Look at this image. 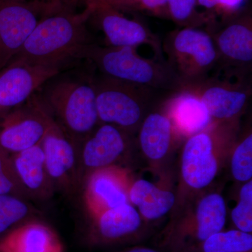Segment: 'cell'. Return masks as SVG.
<instances>
[{
    "label": "cell",
    "instance_id": "obj_1",
    "mask_svg": "<svg viewBox=\"0 0 252 252\" xmlns=\"http://www.w3.org/2000/svg\"><path fill=\"white\" fill-rule=\"evenodd\" d=\"M50 116L80 147L98 126L94 69L86 61L63 69L35 93Z\"/></svg>",
    "mask_w": 252,
    "mask_h": 252
},
{
    "label": "cell",
    "instance_id": "obj_2",
    "mask_svg": "<svg viewBox=\"0 0 252 252\" xmlns=\"http://www.w3.org/2000/svg\"><path fill=\"white\" fill-rule=\"evenodd\" d=\"M95 6L81 12L61 11L43 18L9 63L66 69L81 62L86 48L96 43L86 27Z\"/></svg>",
    "mask_w": 252,
    "mask_h": 252
},
{
    "label": "cell",
    "instance_id": "obj_3",
    "mask_svg": "<svg viewBox=\"0 0 252 252\" xmlns=\"http://www.w3.org/2000/svg\"><path fill=\"white\" fill-rule=\"evenodd\" d=\"M81 59L90 63L97 74L114 80L169 93L184 89L166 61L144 59L135 48L102 46L96 42L86 48Z\"/></svg>",
    "mask_w": 252,
    "mask_h": 252
},
{
    "label": "cell",
    "instance_id": "obj_4",
    "mask_svg": "<svg viewBox=\"0 0 252 252\" xmlns=\"http://www.w3.org/2000/svg\"><path fill=\"white\" fill-rule=\"evenodd\" d=\"M238 119L212 122L186 141L180 162V175L186 187L203 190L216 178L234 148Z\"/></svg>",
    "mask_w": 252,
    "mask_h": 252
},
{
    "label": "cell",
    "instance_id": "obj_5",
    "mask_svg": "<svg viewBox=\"0 0 252 252\" xmlns=\"http://www.w3.org/2000/svg\"><path fill=\"white\" fill-rule=\"evenodd\" d=\"M227 209L218 193L204 194L176 216L158 237L162 252H194L209 237L223 230Z\"/></svg>",
    "mask_w": 252,
    "mask_h": 252
},
{
    "label": "cell",
    "instance_id": "obj_6",
    "mask_svg": "<svg viewBox=\"0 0 252 252\" xmlns=\"http://www.w3.org/2000/svg\"><path fill=\"white\" fill-rule=\"evenodd\" d=\"M94 86L99 124L114 126L127 133L140 127L147 106L162 92L109 79L95 71Z\"/></svg>",
    "mask_w": 252,
    "mask_h": 252
},
{
    "label": "cell",
    "instance_id": "obj_7",
    "mask_svg": "<svg viewBox=\"0 0 252 252\" xmlns=\"http://www.w3.org/2000/svg\"><path fill=\"white\" fill-rule=\"evenodd\" d=\"M161 47L184 89L207 80L209 73L218 67V52L211 33L193 26L172 32Z\"/></svg>",
    "mask_w": 252,
    "mask_h": 252
},
{
    "label": "cell",
    "instance_id": "obj_8",
    "mask_svg": "<svg viewBox=\"0 0 252 252\" xmlns=\"http://www.w3.org/2000/svg\"><path fill=\"white\" fill-rule=\"evenodd\" d=\"M61 11L36 0H0V67L19 52L43 18Z\"/></svg>",
    "mask_w": 252,
    "mask_h": 252
},
{
    "label": "cell",
    "instance_id": "obj_9",
    "mask_svg": "<svg viewBox=\"0 0 252 252\" xmlns=\"http://www.w3.org/2000/svg\"><path fill=\"white\" fill-rule=\"evenodd\" d=\"M51 120L34 94L27 102L5 114L0 123V148L12 155L40 144Z\"/></svg>",
    "mask_w": 252,
    "mask_h": 252
},
{
    "label": "cell",
    "instance_id": "obj_10",
    "mask_svg": "<svg viewBox=\"0 0 252 252\" xmlns=\"http://www.w3.org/2000/svg\"><path fill=\"white\" fill-rule=\"evenodd\" d=\"M148 231L137 209L126 203L91 218L86 239L91 246L104 248L137 243Z\"/></svg>",
    "mask_w": 252,
    "mask_h": 252
},
{
    "label": "cell",
    "instance_id": "obj_11",
    "mask_svg": "<svg viewBox=\"0 0 252 252\" xmlns=\"http://www.w3.org/2000/svg\"><path fill=\"white\" fill-rule=\"evenodd\" d=\"M40 144L55 189L73 193L81 185L79 147L53 118Z\"/></svg>",
    "mask_w": 252,
    "mask_h": 252
},
{
    "label": "cell",
    "instance_id": "obj_12",
    "mask_svg": "<svg viewBox=\"0 0 252 252\" xmlns=\"http://www.w3.org/2000/svg\"><path fill=\"white\" fill-rule=\"evenodd\" d=\"M84 202L90 219L101 212L129 203L131 180L128 172L117 165L97 169L82 182Z\"/></svg>",
    "mask_w": 252,
    "mask_h": 252
},
{
    "label": "cell",
    "instance_id": "obj_13",
    "mask_svg": "<svg viewBox=\"0 0 252 252\" xmlns=\"http://www.w3.org/2000/svg\"><path fill=\"white\" fill-rule=\"evenodd\" d=\"M63 69L24 63L6 64L0 72V114H6L27 102L43 84Z\"/></svg>",
    "mask_w": 252,
    "mask_h": 252
},
{
    "label": "cell",
    "instance_id": "obj_14",
    "mask_svg": "<svg viewBox=\"0 0 252 252\" xmlns=\"http://www.w3.org/2000/svg\"><path fill=\"white\" fill-rule=\"evenodd\" d=\"M184 89L191 91L198 96L212 122H230L238 119L251 95V89L245 85V81L231 84L207 79Z\"/></svg>",
    "mask_w": 252,
    "mask_h": 252
},
{
    "label": "cell",
    "instance_id": "obj_15",
    "mask_svg": "<svg viewBox=\"0 0 252 252\" xmlns=\"http://www.w3.org/2000/svg\"><path fill=\"white\" fill-rule=\"evenodd\" d=\"M128 134L116 126L100 124L83 141L79 152L81 185L90 172L115 165L127 150Z\"/></svg>",
    "mask_w": 252,
    "mask_h": 252
},
{
    "label": "cell",
    "instance_id": "obj_16",
    "mask_svg": "<svg viewBox=\"0 0 252 252\" xmlns=\"http://www.w3.org/2000/svg\"><path fill=\"white\" fill-rule=\"evenodd\" d=\"M93 16H95L103 32L108 46L132 47L147 44L161 54V43L140 21L121 14L120 10L105 3H96Z\"/></svg>",
    "mask_w": 252,
    "mask_h": 252
},
{
    "label": "cell",
    "instance_id": "obj_17",
    "mask_svg": "<svg viewBox=\"0 0 252 252\" xmlns=\"http://www.w3.org/2000/svg\"><path fill=\"white\" fill-rule=\"evenodd\" d=\"M212 35L218 52V65L235 67L245 76V72L251 68L252 63L251 20H236L228 23L217 35Z\"/></svg>",
    "mask_w": 252,
    "mask_h": 252
},
{
    "label": "cell",
    "instance_id": "obj_18",
    "mask_svg": "<svg viewBox=\"0 0 252 252\" xmlns=\"http://www.w3.org/2000/svg\"><path fill=\"white\" fill-rule=\"evenodd\" d=\"M0 252H64V248L57 232L36 218L1 237Z\"/></svg>",
    "mask_w": 252,
    "mask_h": 252
},
{
    "label": "cell",
    "instance_id": "obj_19",
    "mask_svg": "<svg viewBox=\"0 0 252 252\" xmlns=\"http://www.w3.org/2000/svg\"><path fill=\"white\" fill-rule=\"evenodd\" d=\"M15 171L28 198L46 200L56 189L46 168L44 152L39 144L11 155Z\"/></svg>",
    "mask_w": 252,
    "mask_h": 252
},
{
    "label": "cell",
    "instance_id": "obj_20",
    "mask_svg": "<svg viewBox=\"0 0 252 252\" xmlns=\"http://www.w3.org/2000/svg\"><path fill=\"white\" fill-rule=\"evenodd\" d=\"M167 99L165 111L177 132L190 136L204 130L212 121L198 96L184 89Z\"/></svg>",
    "mask_w": 252,
    "mask_h": 252
},
{
    "label": "cell",
    "instance_id": "obj_21",
    "mask_svg": "<svg viewBox=\"0 0 252 252\" xmlns=\"http://www.w3.org/2000/svg\"><path fill=\"white\" fill-rule=\"evenodd\" d=\"M139 129V143L144 157L152 162L165 158L171 150L177 132L166 112L150 113Z\"/></svg>",
    "mask_w": 252,
    "mask_h": 252
},
{
    "label": "cell",
    "instance_id": "obj_22",
    "mask_svg": "<svg viewBox=\"0 0 252 252\" xmlns=\"http://www.w3.org/2000/svg\"><path fill=\"white\" fill-rule=\"evenodd\" d=\"M128 199L144 222L165 216L175 206L177 200L175 194L170 190L160 189L144 179L131 183Z\"/></svg>",
    "mask_w": 252,
    "mask_h": 252
},
{
    "label": "cell",
    "instance_id": "obj_23",
    "mask_svg": "<svg viewBox=\"0 0 252 252\" xmlns=\"http://www.w3.org/2000/svg\"><path fill=\"white\" fill-rule=\"evenodd\" d=\"M39 214L27 199L11 194H0V235L36 219Z\"/></svg>",
    "mask_w": 252,
    "mask_h": 252
},
{
    "label": "cell",
    "instance_id": "obj_24",
    "mask_svg": "<svg viewBox=\"0 0 252 252\" xmlns=\"http://www.w3.org/2000/svg\"><path fill=\"white\" fill-rule=\"evenodd\" d=\"M252 233L238 229L214 233L194 252H252Z\"/></svg>",
    "mask_w": 252,
    "mask_h": 252
},
{
    "label": "cell",
    "instance_id": "obj_25",
    "mask_svg": "<svg viewBox=\"0 0 252 252\" xmlns=\"http://www.w3.org/2000/svg\"><path fill=\"white\" fill-rule=\"evenodd\" d=\"M230 172L234 180L249 182L252 178V135L251 132L237 142L230 154Z\"/></svg>",
    "mask_w": 252,
    "mask_h": 252
},
{
    "label": "cell",
    "instance_id": "obj_26",
    "mask_svg": "<svg viewBox=\"0 0 252 252\" xmlns=\"http://www.w3.org/2000/svg\"><path fill=\"white\" fill-rule=\"evenodd\" d=\"M231 220L236 229L252 233V181L245 182L239 193V200L232 210Z\"/></svg>",
    "mask_w": 252,
    "mask_h": 252
},
{
    "label": "cell",
    "instance_id": "obj_27",
    "mask_svg": "<svg viewBox=\"0 0 252 252\" xmlns=\"http://www.w3.org/2000/svg\"><path fill=\"white\" fill-rule=\"evenodd\" d=\"M0 194L28 198L16 175L11 155L0 148Z\"/></svg>",
    "mask_w": 252,
    "mask_h": 252
},
{
    "label": "cell",
    "instance_id": "obj_28",
    "mask_svg": "<svg viewBox=\"0 0 252 252\" xmlns=\"http://www.w3.org/2000/svg\"><path fill=\"white\" fill-rule=\"evenodd\" d=\"M197 0H167V13L176 23L187 24L193 16Z\"/></svg>",
    "mask_w": 252,
    "mask_h": 252
},
{
    "label": "cell",
    "instance_id": "obj_29",
    "mask_svg": "<svg viewBox=\"0 0 252 252\" xmlns=\"http://www.w3.org/2000/svg\"><path fill=\"white\" fill-rule=\"evenodd\" d=\"M119 10L140 8L156 14H167V0H115L111 4Z\"/></svg>",
    "mask_w": 252,
    "mask_h": 252
},
{
    "label": "cell",
    "instance_id": "obj_30",
    "mask_svg": "<svg viewBox=\"0 0 252 252\" xmlns=\"http://www.w3.org/2000/svg\"><path fill=\"white\" fill-rule=\"evenodd\" d=\"M245 0H197V5L207 11H220L233 14L241 9Z\"/></svg>",
    "mask_w": 252,
    "mask_h": 252
},
{
    "label": "cell",
    "instance_id": "obj_31",
    "mask_svg": "<svg viewBox=\"0 0 252 252\" xmlns=\"http://www.w3.org/2000/svg\"><path fill=\"white\" fill-rule=\"evenodd\" d=\"M51 5L61 11L67 12H81L96 4V0H36Z\"/></svg>",
    "mask_w": 252,
    "mask_h": 252
},
{
    "label": "cell",
    "instance_id": "obj_32",
    "mask_svg": "<svg viewBox=\"0 0 252 252\" xmlns=\"http://www.w3.org/2000/svg\"><path fill=\"white\" fill-rule=\"evenodd\" d=\"M114 252H162L160 250H157V249H153L150 248H147V247L139 246V245H136V246L128 247V248H126L123 249V250H118V251Z\"/></svg>",
    "mask_w": 252,
    "mask_h": 252
},
{
    "label": "cell",
    "instance_id": "obj_33",
    "mask_svg": "<svg viewBox=\"0 0 252 252\" xmlns=\"http://www.w3.org/2000/svg\"><path fill=\"white\" fill-rule=\"evenodd\" d=\"M115 0H96V3H105V4H111Z\"/></svg>",
    "mask_w": 252,
    "mask_h": 252
},
{
    "label": "cell",
    "instance_id": "obj_34",
    "mask_svg": "<svg viewBox=\"0 0 252 252\" xmlns=\"http://www.w3.org/2000/svg\"><path fill=\"white\" fill-rule=\"evenodd\" d=\"M9 1H26V0H9Z\"/></svg>",
    "mask_w": 252,
    "mask_h": 252
}]
</instances>
